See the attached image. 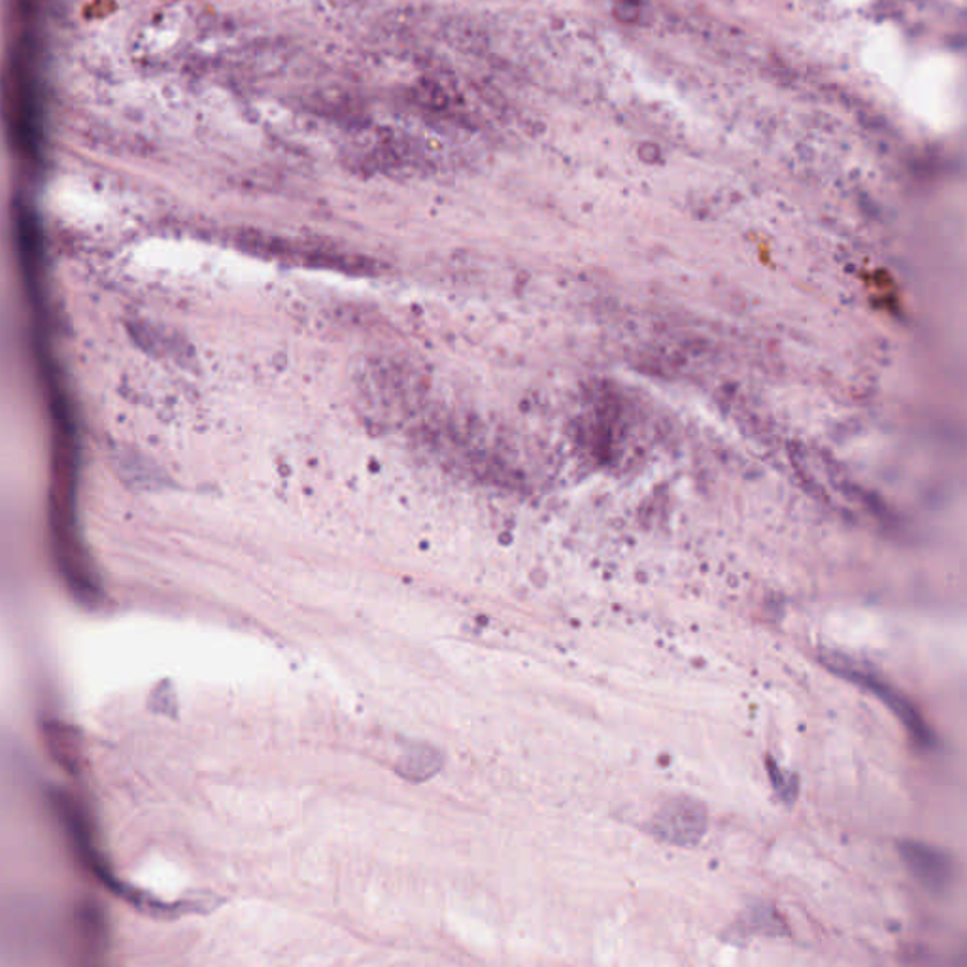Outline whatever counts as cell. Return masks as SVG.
I'll return each instance as SVG.
<instances>
[{
	"mask_svg": "<svg viewBox=\"0 0 967 967\" xmlns=\"http://www.w3.org/2000/svg\"><path fill=\"white\" fill-rule=\"evenodd\" d=\"M824 662H826L827 667H830L833 673H837L839 677L847 678L850 682L863 686L869 692L875 693V698L879 699L883 705L889 706L892 713L896 714L897 721L904 724L905 729L911 734L912 739H915L920 747H932L933 742H935L933 732L928 727L924 718L917 713V709L909 703V699H905L904 696L896 692L892 686L884 685L883 680L877 678L875 675H871V673H866L863 669H860V667H856L850 660L830 654Z\"/></svg>",
	"mask_w": 967,
	"mask_h": 967,
	"instance_id": "7a4b0ae2",
	"label": "cell"
},
{
	"mask_svg": "<svg viewBox=\"0 0 967 967\" xmlns=\"http://www.w3.org/2000/svg\"><path fill=\"white\" fill-rule=\"evenodd\" d=\"M105 962V897L71 790L0 734V966Z\"/></svg>",
	"mask_w": 967,
	"mask_h": 967,
	"instance_id": "6da1fadb",
	"label": "cell"
},
{
	"mask_svg": "<svg viewBox=\"0 0 967 967\" xmlns=\"http://www.w3.org/2000/svg\"><path fill=\"white\" fill-rule=\"evenodd\" d=\"M897 848L905 868L911 871L912 877L924 889L935 894L951 889L954 879V863L951 856L918 841H902Z\"/></svg>",
	"mask_w": 967,
	"mask_h": 967,
	"instance_id": "277c9868",
	"label": "cell"
},
{
	"mask_svg": "<svg viewBox=\"0 0 967 967\" xmlns=\"http://www.w3.org/2000/svg\"><path fill=\"white\" fill-rule=\"evenodd\" d=\"M709 814L701 801L675 798L665 801L650 822V833L677 847H693L705 837Z\"/></svg>",
	"mask_w": 967,
	"mask_h": 967,
	"instance_id": "3957f363",
	"label": "cell"
},
{
	"mask_svg": "<svg viewBox=\"0 0 967 967\" xmlns=\"http://www.w3.org/2000/svg\"><path fill=\"white\" fill-rule=\"evenodd\" d=\"M767 773H770L771 784H773V788H775L778 796L784 801L791 803L796 796H798V784H796V781L786 777L777 763H775V760H771V758H767Z\"/></svg>",
	"mask_w": 967,
	"mask_h": 967,
	"instance_id": "5b68a950",
	"label": "cell"
}]
</instances>
